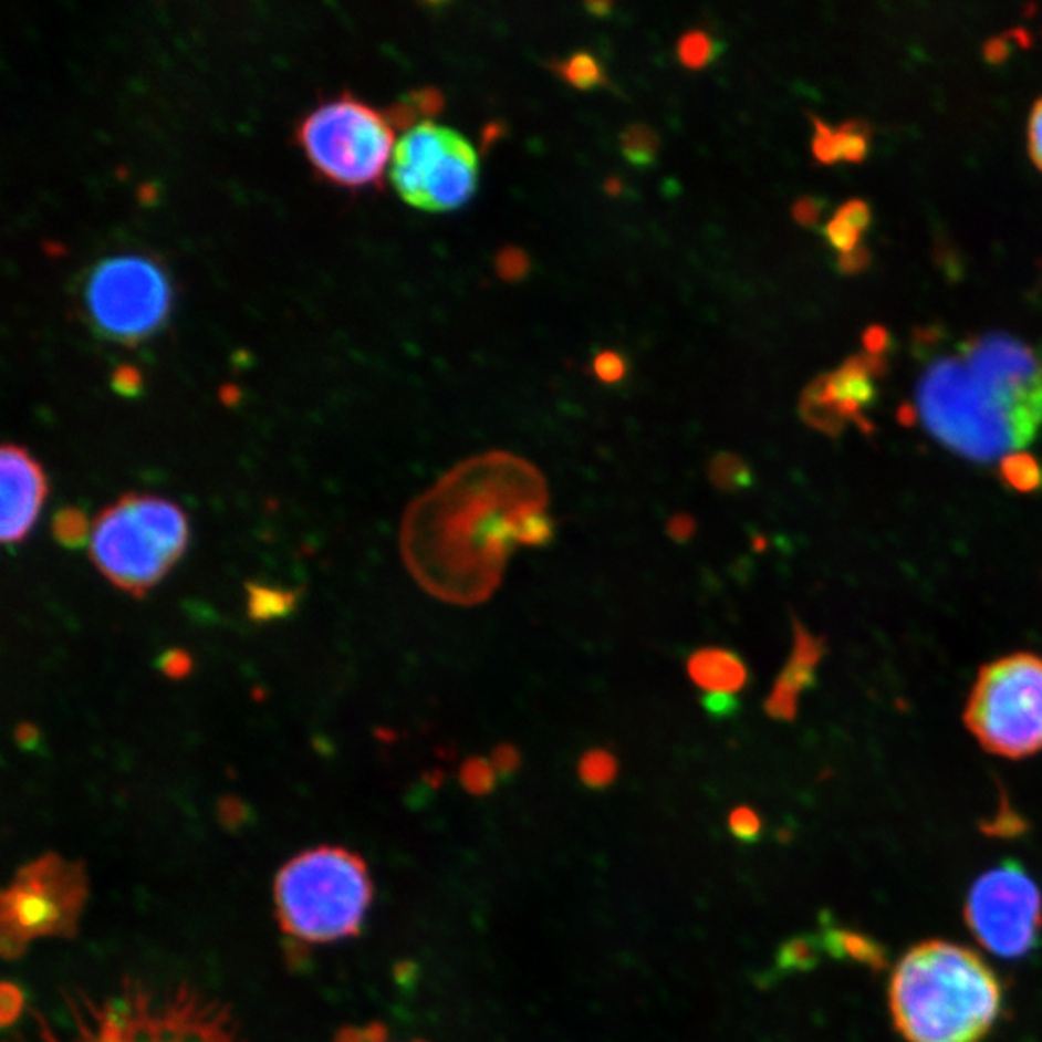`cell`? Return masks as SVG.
Here are the masks:
<instances>
[{
  "instance_id": "obj_27",
  "label": "cell",
  "mask_w": 1042,
  "mask_h": 1042,
  "mask_svg": "<svg viewBox=\"0 0 1042 1042\" xmlns=\"http://www.w3.org/2000/svg\"><path fill=\"white\" fill-rule=\"evenodd\" d=\"M494 269H497L500 279L507 280V282H518V280L528 277L531 261H529L525 251L515 248V246H507L504 250L497 253Z\"/></svg>"
},
{
  "instance_id": "obj_2",
  "label": "cell",
  "mask_w": 1042,
  "mask_h": 1042,
  "mask_svg": "<svg viewBox=\"0 0 1042 1042\" xmlns=\"http://www.w3.org/2000/svg\"><path fill=\"white\" fill-rule=\"evenodd\" d=\"M915 406L925 429L967 460H1008L1042 425V355L1005 333L961 342L929 362Z\"/></svg>"
},
{
  "instance_id": "obj_21",
  "label": "cell",
  "mask_w": 1042,
  "mask_h": 1042,
  "mask_svg": "<svg viewBox=\"0 0 1042 1042\" xmlns=\"http://www.w3.org/2000/svg\"><path fill=\"white\" fill-rule=\"evenodd\" d=\"M722 53V45L707 31H686L678 41V59L689 70L707 69Z\"/></svg>"
},
{
  "instance_id": "obj_9",
  "label": "cell",
  "mask_w": 1042,
  "mask_h": 1042,
  "mask_svg": "<svg viewBox=\"0 0 1042 1042\" xmlns=\"http://www.w3.org/2000/svg\"><path fill=\"white\" fill-rule=\"evenodd\" d=\"M966 725L992 756L1021 759L1042 749V658L1012 655L984 666Z\"/></svg>"
},
{
  "instance_id": "obj_28",
  "label": "cell",
  "mask_w": 1042,
  "mask_h": 1042,
  "mask_svg": "<svg viewBox=\"0 0 1042 1042\" xmlns=\"http://www.w3.org/2000/svg\"><path fill=\"white\" fill-rule=\"evenodd\" d=\"M1004 473L1008 481H1012L1018 489H1033L1041 479L1035 460L1031 456L1015 454L1004 460Z\"/></svg>"
},
{
  "instance_id": "obj_31",
  "label": "cell",
  "mask_w": 1042,
  "mask_h": 1042,
  "mask_svg": "<svg viewBox=\"0 0 1042 1042\" xmlns=\"http://www.w3.org/2000/svg\"><path fill=\"white\" fill-rule=\"evenodd\" d=\"M157 666H159L160 673L165 674L170 680H184L191 673L194 660L189 657L188 650L168 649L160 655Z\"/></svg>"
},
{
  "instance_id": "obj_5",
  "label": "cell",
  "mask_w": 1042,
  "mask_h": 1042,
  "mask_svg": "<svg viewBox=\"0 0 1042 1042\" xmlns=\"http://www.w3.org/2000/svg\"><path fill=\"white\" fill-rule=\"evenodd\" d=\"M371 899L367 863L346 847L321 846L295 855L274 883L280 927L308 945L355 937Z\"/></svg>"
},
{
  "instance_id": "obj_13",
  "label": "cell",
  "mask_w": 1042,
  "mask_h": 1042,
  "mask_svg": "<svg viewBox=\"0 0 1042 1042\" xmlns=\"http://www.w3.org/2000/svg\"><path fill=\"white\" fill-rule=\"evenodd\" d=\"M871 398L867 363L847 362L842 369L821 377L807 388L801 414L821 431H840L847 419L859 417Z\"/></svg>"
},
{
  "instance_id": "obj_3",
  "label": "cell",
  "mask_w": 1042,
  "mask_h": 1042,
  "mask_svg": "<svg viewBox=\"0 0 1042 1042\" xmlns=\"http://www.w3.org/2000/svg\"><path fill=\"white\" fill-rule=\"evenodd\" d=\"M4 1042H248L230 1005L188 981L124 979L22 1013Z\"/></svg>"
},
{
  "instance_id": "obj_15",
  "label": "cell",
  "mask_w": 1042,
  "mask_h": 1042,
  "mask_svg": "<svg viewBox=\"0 0 1042 1042\" xmlns=\"http://www.w3.org/2000/svg\"><path fill=\"white\" fill-rule=\"evenodd\" d=\"M816 663H819V643L805 632H798L792 660L785 666L784 674L780 676L767 701V710L771 717L784 718V720L793 717V712L798 709V695L809 681L813 680V668Z\"/></svg>"
},
{
  "instance_id": "obj_30",
  "label": "cell",
  "mask_w": 1042,
  "mask_h": 1042,
  "mask_svg": "<svg viewBox=\"0 0 1042 1042\" xmlns=\"http://www.w3.org/2000/svg\"><path fill=\"white\" fill-rule=\"evenodd\" d=\"M728 824H730L733 836L743 840V842H753L761 832V819L753 809L749 807L733 809L730 819H728Z\"/></svg>"
},
{
  "instance_id": "obj_32",
  "label": "cell",
  "mask_w": 1042,
  "mask_h": 1042,
  "mask_svg": "<svg viewBox=\"0 0 1042 1042\" xmlns=\"http://www.w3.org/2000/svg\"><path fill=\"white\" fill-rule=\"evenodd\" d=\"M491 763L499 777L508 779L510 774H514L520 769V751L512 743H500L499 748L492 751Z\"/></svg>"
},
{
  "instance_id": "obj_14",
  "label": "cell",
  "mask_w": 1042,
  "mask_h": 1042,
  "mask_svg": "<svg viewBox=\"0 0 1042 1042\" xmlns=\"http://www.w3.org/2000/svg\"><path fill=\"white\" fill-rule=\"evenodd\" d=\"M688 674L705 695H736L748 686V666L738 653L722 647H702L688 658Z\"/></svg>"
},
{
  "instance_id": "obj_11",
  "label": "cell",
  "mask_w": 1042,
  "mask_h": 1042,
  "mask_svg": "<svg viewBox=\"0 0 1042 1042\" xmlns=\"http://www.w3.org/2000/svg\"><path fill=\"white\" fill-rule=\"evenodd\" d=\"M966 923L979 945L998 958H1028L1042 932V892L1020 862H1002L975 881Z\"/></svg>"
},
{
  "instance_id": "obj_12",
  "label": "cell",
  "mask_w": 1042,
  "mask_h": 1042,
  "mask_svg": "<svg viewBox=\"0 0 1042 1042\" xmlns=\"http://www.w3.org/2000/svg\"><path fill=\"white\" fill-rule=\"evenodd\" d=\"M2 473V543H22L45 504V469L23 446L4 445L0 452Z\"/></svg>"
},
{
  "instance_id": "obj_33",
  "label": "cell",
  "mask_w": 1042,
  "mask_h": 1042,
  "mask_svg": "<svg viewBox=\"0 0 1042 1042\" xmlns=\"http://www.w3.org/2000/svg\"><path fill=\"white\" fill-rule=\"evenodd\" d=\"M1029 152L1036 167L1042 170V97L1036 101L1029 121Z\"/></svg>"
},
{
  "instance_id": "obj_34",
  "label": "cell",
  "mask_w": 1042,
  "mask_h": 1042,
  "mask_svg": "<svg viewBox=\"0 0 1042 1042\" xmlns=\"http://www.w3.org/2000/svg\"><path fill=\"white\" fill-rule=\"evenodd\" d=\"M695 520L689 514H676L668 520V525H666V531L668 535L673 536L676 543H688L689 539L694 536L695 533Z\"/></svg>"
},
{
  "instance_id": "obj_29",
  "label": "cell",
  "mask_w": 1042,
  "mask_h": 1042,
  "mask_svg": "<svg viewBox=\"0 0 1042 1042\" xmlns=\"http://www.w3.org/2000/svg\"><path fill=\"white\" fill-rule=\"evenodd\" d=\"M593 373L601 383L616 385L627 375V362L624 360V355L618 354V352L603 350L593 360Z\"/></svg>"
},
{
  "instance_id": "obj_35",
  "label": "cell",
  "mask_w": 1042,
  "mask_h": 1042,
  "mask_svg": "<svg viewBox=\"0 0 1042 1042\" xmlns=\"http://www.w3.org/2000/svg\"><path fill=\"white\" fill-rule=\"evenodd\" d=\"M705 709L709 712L710 717L715 718H725L728 715H732L733 710L738 709V701L732 695H705Z\"/></svg>"
},
{
  "instance_id": "obj_18",
  "label": "cell",
  "mask_w": 1042,
  "mask_h": 1042,
  "mask_svg": "<svg viewBox=\"0 0 1042 1042\" xmlns=\"http://www.w3.org/2000/svg\"><path fill=\"white\" fill-rule=\"evenodd\" d=\"M660 137L649 124H629L619 134V153L635 168H649L657 163Z\"/></svg>"
},
{
  "instance_id": "obj_4",
  "label": "cell",
  "mask_w": 1042,
  "mask_h": 1042,
  "mask_svg": "<svg viewBox=\"0 0 1042 1042\" xmlns=\"http://www.w3.org/2000/svg\"><path fill=\"white\" fill-rule=\"evenodd\" d=\"M888 1002L907 1042H982L1002 1013V984L973 950L927 940L899 959Z\"/></svg>"
},
{
  "instance_id": "obj_26",
  "label": "cell",
  "mask_w": 1042,
  "mask_h": 1042,
  "mask_svg": "<svg viewBox=\"0 0 1042 1042\" xmlns=\"http://www.w3.org/2000/svg\"><path fill=\"white\" fill-rule=\"evenodd\" d=\"M554 521L546 515L544 510L529 512L518 525L515 531V544H525V546H544L554 539Z\"/></svg>"
},
{
  "instance_id": "obj_24",
  "label": "cell",
  "mask_w": 1042,
  "mask_h": 1042,
  "mask_svg": "<svg viewBox=\"0 0 1042 1042\" xmlns=\"http://www.w3.org/2000/svg\"><path fill=\"white\" fill-rule=\"evenodd\" d=\"M577 774L583 784L593 790L611 785L618 774V761L606 749H591L577 764Z\"/></svg>"
},
{
  "instance_id": "obj_7",
  "label": "cell",
  "mask_w": 1042,
  "mask_h": 1042,
  "mask_svg": "<svg viewBox=\"0 0 1042 1042\" xmlns=\"http://www.w3.org/2000/svg\"><path fill=\"white\" fill-rule=\"evenodd\" d=\"M388 111L341 93L319 103L295 126V142L315 173L334 186L381 188L396 149Z\"/></svg>"
},
{
  "instance_id": "obj_6",
  "label": "cell",
  "mask_w": 1042,
  "mask_h": 1042,
  "mask_svg": "<svg viewBox=\"0 0 1042 1042\" xmlns=\"http://www.w3.org/2000/svg\"><path fill=\"white\" fill-rule=\"evenodd\" d=\"M189 523L173 500L129 492L93 520V564L114 587L142 598L188 549Z\"/></svg>"
},
{
  "instance_id": "obj_16",
  "label": "cell",
  "mask_w": 1042,
  "mask_h": 1042,
  "mask_svg": "<svg viewBox=\"0 0 1042 1042\" xmlns=\"http://www.w3.org/2000/svg\"><path fill=\"white\" fill-rule=\"evenodd\" d=\"M298 606V591L250 582L246 585V611L253 622L286 618Z\"/></svg>"
},
{
  "instance_id": "obj_36",
  "label": "cell",
  "mask_w": 1042,
  "mask_h": 1042,
  "mask_svg": "<svg viewBox=\"0 0 1042 1042\" xmlns=\"http://www.w3.org/2000/svg\"><path fill=\"white\" fill-rule=\"evenodd\" d=\"M38 726L23 722V725H18V728H15V741H18L22 748L31 749L38 743Z\"/></svg>"
},
{
  "instance_id": "obj_37",
  "label": "cell",
  "mask_w": 1042,
  "mask_h": 1042,
  "mask_svg": "<svg viewBox=\"0 0 1042 1042\" xmlns=\"http://www.w3.org/2000/svg\"><path fill=\"white\" fill-rule=\"evenodd\" d=\"M585 8H587L593 15H606L611 12L612 4L611 2H590Z\"/></svg>"
},
{
  "instance_id": "obj_22",
  "label": "cell",
  "mask_w": 1042,
  "mask_h": 1042,
  "mask_svg": "<svg viewBox=\"0 0 1042 1042\" xmlns=\"http://www.w3.org/2000/svg\"><path fill=\"white\" fill-rule=\"evenodd\" d=\"M91 528L93 523H90L87 515L80 508H62L53 518L54 539L70 551H76L90 543Z\"/></svg>"
},
{
  "instance_id": "obj_23",
  "label": "cell",
  "mask_w": 1042,
  "mask_h": 1042,
  "mask_svg": "<svg viewBox=\"0 0 1042 1042\" xmlns=\"http://www.w3.org/2000/svg\"><path fill=\"white\" fill-rule=\"evenodd\" d=\"M865 142L862 136L850 134V129L832 132L823 124H816L815 153L819 159L836 160L840 157H855L863 153Z\"/></svg>"
},
{
  "instance_id": "obj_10",
  "label": "cell",
  "mask_w": 1042,
  "mask_h": 1042,
  "mask_svg": "<svg viewBox=\"0 0 1042 1042\" xmlns=\"http://www.w3.org/2000/svg\"><path fill=\"white\" fill-rule=\"evenodd\" d=\"M398 196L424 211H454L477 189L479 163L473 145L456 129L425 121L404 132L390 160Z\"/></svg>"
},
{
  "instance_id": "obj_17",
  "label": "cell",
  "mask_w": 1042,
  "mask_h": 1042,
  "mask_svg": "<svg viewBox=\"0 0 1042 1042\" xmlns=\"http://www.w3.org/2000/svg\"><path fill=\"white\" fill-rule=\"evenodd\" d=\"M551 69L562 82L577 91L603 90L608 85L603 62L587 51H577L564 61L552 62Z\"/></svg>"
},
{
  "instance_id": "obj_1",
  "label": "cell",
  "mask_w": 1042,
  "mask_h": 1042,
  "mask_svg": "<svg viewBox=\"0 0 1042 1042\" xmlns=\"http://www.w3.org/2000/svg\"><path fill=\"white\" fill-rule=\"evenodd\" d=\"M549 504L543 473L514 454L461 461L402 518L404 564L433 597L481 605L497 591L520 521Z\"/></svg>"
},
{
  "instance_id": "obj_8",
  "label": "cell",
  "mask_w": 1042,
  "mask_h": 1042,
  "mask_svg": "<svg viewBox=\"0 0 1042 1042\" xmlns=\"http://www.w3.org/2000/svg\"><path fill=\"white\" fill-rule=\"evenodd\" d=\"M82 310L106 341L134 346L167 323L173 288L165 267L145 253L98 259L82 282Z\"/></svg>"
},
{
  "instance_id": "obj_25",
  "label": "cell",
  "mask_w": 1042,
  "mask_h": 1042,
  "mask_svg": "<svg viewBox=\"0 0 1042 1042\" xmlns=\"http://www.w3.org/2000/svg\"><path fill=\"white\" fill-rule=\"evenodd\" d=\"M499 774L494 771L491 761L483 757H471L466 763L461 764L460 780L461 785L473 795H487L494 790Z\"/></svg>"
},
{
  "instance_id": "obj_19",
  "label": "cell",
  "mask_w": 1042,
  "mask_h": 1042,
  "mask_svg": "<svg viewBox=\"0 0 1042 1042\" xmlns=\"http://www.w3.org/2000/svg\"><path fill=\"white\" fill-rule=\"evenodd\" d=\"M868 209L862 201H852L844 205L836 217L829 222L826 236L834 248L842 251L854 250L857 238L862 235L863 228L867 225Z\"/></svg>"
},
{
  "instance_id": "obj_20",
  "label": "cell",
  "mask_w": 1042,
  "mask_h": 1042,
  "mask_svg": "<svg viewBox=\"0 0 1042 1042\" xmlns=\"http://www.w3.org/2000/svg\"><path fill=\"white\" fill-rule=\"evenodd\" d=\"M710 483L722 492L746 491L753 483V473L748 463L736 454L718 452L709 461Z\"/></svg>"
}]
</instances>
